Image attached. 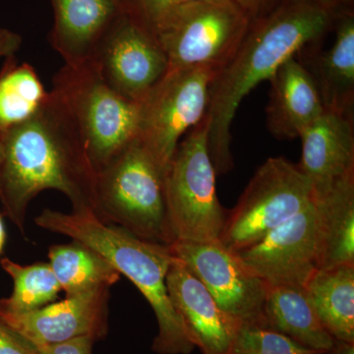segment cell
<instances>
[{
    "label": "cell",
    "mask_w": 354,
    "mask_h": 354,
    "mask_svg": "<svg viewBox=\"0 0 354 354\" xmlns=\"http://www.w3.org/2000/svg\"><path fill=\"white\" fill-rule=\"evenodd\" d=\"M0 203L24 232L28 207L44 190L68 198L72 211L95 215L97 172L82 137L53 91L29 120L0 134Z\"/></svg>",
    "instance_id": "cell-1"
},
{
    "label": "cell",
    "mask_w": 354,
    "mask_h": 354,
    "mask_svg": "<svg viewBox=\"0 0 354 354\" xmlns=\"http://www.w3.org/2000/svg\"><path fill=\"white\" fill-rule=\"evenodd\" d=\"M339 13L315 4L285 0L251 22L234 57L209 86L205 118L209 158L216 176L234 169L232 125L244 97L269 80L288 58L318 44L334 28Z\"/></svg>",
    "instance_id": "cell-2"
},
{
    "label": "cell",
    "mask_w": 354,
    "mask_h": 354,
    "mask_svg": "<svg viewBox=\"0 0 354 354\" xmlns=\"http://www.w3.org/2000/svg\"><path fill=\"white\" fill-rule=\"evenodd\" d=\"M38 227L92 247L136 286L146 298L158 322L152 349L158 354H191V341L174 309L167 286L174 262L169 245L144 241L122 228L108 225L92 212L62 213L46 209L36 218Z\"/></svg>",
    "instance_id": "cell-3"
},
{
    "label": "cell",
    "mask_w": 354,
    "mask_h": 354,
    "mask_svg": "<svg viewBox=\"0 0 354 354\" xmlns=\"http://www.w3.org/2000/svg\"><path fill=\"white\" fill-rule=\"evenodd\" d=\"M165 176L137 137L97 172L95 216L144 241L171 245Z\"/></svg>",
    "instance_id": "cell-4"
},
{
    "label": "cell",
    "mask_w": 354,
    "mask_h": 354,
    "mask_svg": "<svg viewBox=\"0 0 354 354\" xmlns=\"http://www.w3.org/2000/svg\"><path fill=\"white\" fill-rule=\"evenodd\" d=\"M51 91L75 123L95 172L138 137L140 104L115 92L94 62L65 64Z\"/></svg>",
    "instance_id": "cell-5"
},
{
    "label": "cell",
    "mask_w": 354,
    "mask_h": 354,
    "mask_svg": "<svg viewBox=\"0 0 354 354\" xmlns=\"http://www.w3.org/2000/svg\"><path fill=\"white\" fill-rule=\"evenodd\" d=\"M251 25L234 0H198L172 10L152 31L169 69L220 72L230 62Z\"/></svg>",
    "instance_id": "cell-6"
},
{
    "label": "cell",
    "mask_w": 354,
    "mask_h": 354,
    "mask_svg": "<svg viewBox=\"0 0 354 354\" xmlns=\"http://www.w3.org/2000/svg\"><path fill=\"white\" fill-rule=\"evenodd\" d=\"M207 135L204 118L179 142L167 169V223L174 242L218 241L225 225L227 211L216 194Z\"/></svg>",
    "instance_id": "cell-7"
},
{
    "label": "cell",
    "mask_w": 354,
    "mask_h": 354,
    "mask_svg": "<svg viewBox=\"0 0 354 354\" xmlns=\"http://www.w3.org/2000/svg\"><path fill=\"white\" fill-rule=\"evenodd\" d=\"M313 203L311 183L288 158H268L227 212L218 241L237 253L264 239Z\"/></svg>",
    "instance_id": "cell-8"
},
{
    "label": "cell",
    "mask_w": 354,
    "mask_h": 354,
    "mask_svg": "<svg viewBox=\"0 0 354 354\" xmlns=\"http://www.w3.org/2000/svg\"><path fill=\"white\" fill-rule=\"evenodd\" d=\"M216 72L169 69L140 102L139 139L167 172L183 135L206 116Z\"/></svg>",
    "instance_id": "cell-9"
},
{
    "label": "cell",
    "mask_w": 354,
    "mask_h": 354,
    "mask_svg": "<svg viewBox=\"0 0 354 354\" xmlns=\"http://www.w3.org/2000/svg\"><path fill=\"white\" fill-rule=\"evenodd\" d=\"M92 62L115 92L138 104L169 71L155 34L130 6L109 29Z\"/></svg>",
    "instance_id": "cell-10"
},
{
    "label": "cell",
    "mask_w": 354,
    "mask_h": 354,
    "mask_svg": "<svg viewBox=\"0 0 354 354\" xmlns=\"http://www.w3.org/2000/svg\"><path fill=\"white\" fill-rule=\"evenodd\" d=\"M211 293L223 312L237 323H264L263 305L267 286L253 274L236 253L221 241H176L169 245Z\"/></svg>",
    "instance_id": "cell-11"
},
{
    "label": "cell",
    "mask_w": 354,
    "mask_h": 354,
    "mask_svg": "<svg viewBox=\"0 0 354 354\" xmlns=\"http://www.w3.org/2000/svg\"><path fill=\"white\" fill-rule=\"evenodd\" d=\"M236 254L267 286H305L318 270L314 200L259 242Z\"/></svg>",
    "instance_id": "cell-12"
},
{
    "label": "cell",
    "mask_w": 354,
    "mask_h": 354,
    "mask_svg": "<svg viewBox=\"0 0 354 354\" xmlns=\"http://www.w3.org/2000/svg\"><path fill=\"white\" fill-rule=\"evenodd\" d=\"M109 288L66 297L26 312L0 308V320L37 348L88 337L101 341L109 332Z\"/></svg>",
    "instance_id": "cell-13"
},
{
    "label": "cell",
    "mask_w": 354,
    "mask_h": 354,
    "mask_svg": "<svg viewBox=\"0 0 354 354\" xmlns=\"http://www.w3.org/2000/svg\"><path fill=\"white\" fill-rule=\"evenodd\" d=\"M298 138L302 153L297 165L311 183L313 200L354 176L353 114L326 109Z\"/></svg>",
    "instance_id": "cell-14"
},
{
    "label": "cell",
    "mask_w": 354,
    "mask_h": 354,
    "mask_svg": "<svg viewBox=\"0 0 354 354\" xmlns=\"http://www.w3.org/2000/svg\"><path fill=\"white\" fill-rule=\"evenodd\" d=\"M167 286L195 346L203 354H230L241 324L221 309L201 281L176 257L167 272Z\"/></svg>",
    "instance_id": "cell-15"
},
{
    "label": "cell",
    "mask_w": 354,
    "mask_h": 354,
    "mask_svg": "<svg viewBox=\"0 0 354 354\" xmlns=\"http://www.w3.org/2000/svg\"><path fill=\"white\" fill-rule=\"evenodd\" d=\"M50 1L55 22L50 41L67 65L93 62L109 29L129 7V0Z\"/></svg>",
    "instance_id": "cell-16"
},
{
    "label": "cell",
    "mask_w": 354,
    "mask_h": 354,
    "mask_svg": "<svg viewBox=\"0 0 354 354\" xmlns=\"http://www.w3.org/2000/svg\"><path fill=\"white\" fill-rule=\"evenodd\" d=\"M269 81L267 127L277 139L297 138L326 111L313 76L295 57L286 60Z\"/></svg>",
    "instance_id": "cell-17"
},
{
    "label": "cell",
    "mask_w": 354,
    "mask_h": 354,
    "mask_svg": "<svg viewBox=\"0 0 354 354\" xmlns=\"http://www.w3.org/2000/svg\"><path fill=\"white\" fill-rule=\"evenodd\" d=\"M335 39L329 50L318 53L309 70L328 111L353 114L354 13L346 9L335 18Z\"/></svg>",
    "instance_id": "cell-18"
},
{
    "label": "cell",
    "mask_w": 354,
    "mask_h": 354,
    "mask_svg": "<svg viewBox=\"0 0 354 354\" xmlns=\"http://www.w3.org/2000/svg\"><path fill=\"white\" fill-rule=\"evenodd\" d=\"M314 204L318 269L354 264V176L335 184Z\"/></svg>",
    "instance_id": "cell-19"
},
{
    "label": "cell",
    "mask_w": 354,
    "mask_h": 354,
    "mask_svg": "<svg viewBox=\"0 0 354 354\" xmlns=\"http://www.w3.org/2000/svg\"><path fill=\"white\" fill-rule=\"evenodd\" d=\"M263 317L266 326L306 348L325 351L334 344L335 339L310 304L304 286H267Z\"/></svg>",
    "instance_id": "cell-20"
},
{
    "label": "cell",
    "mask_w": 354,
    "mask_h": 354,
    "mask_svg": "<svg viewBox=\"0 0 354 354\" xmlns=\"http://www.w3.org/2000/svg\"><path fill=\"white\" fill-rule=\"evenodd\" d=\"M304 288L328 334L354 344V264L318 269Z\"/></svg>",
    "instance_id": "cell-21"
},
{
    "label": "cell",
    "mask_w": 354,
    "mask_h": 354,
    "mask_svg": "<svg viewBox=\"0 0 354 354\" xmlns=\"http://www.w3.org/2000/svg\"><path fill=\"white\" fill-rule=\"evenodd\" d=\"M48 259L66 297L111 288L120 279V272L106 258L80 241L51 246Z\"/></svg>",
    "instance_id": "cell-22"
},
{
    "label": "cell",
    "mask_w": 354,
    "mask_h": 354,
    "mask_svg": "<svg viewBox=\"0 0 354 354\" xmlns=\"http://www.w3.org/2000/svg\"><path fill=\"white\" fill-rule=\"evenodd\" d=\"M48 95L34 67L7 64L0 75V134L31 118Z\"/></svg>",
    "instance_id": "cell-23"
},
{
    "label": "cell",
    "mask_w": 354,
    "mask_h": 354,
    "mask_svg": "<svg viewBox=\"0 0 354 354\" xmlns=\"http://www.w3.org/2000/svg\"><path fill=\"white\" fill-rule=\"evenodd\" d=\"M0 265L13 281L10 297L0 298V308L26 312L53 304L62 292V286L48 263L21 265L2 258Z\"/></svg>",
    "instance_id": "cell-24"
},
{
    "label": "cell",
    "mask_w": 354,
    "mask_h": 354,
    "mask_svg": "<svg viewBox=\"0 0 354 354\" xmlns=\"http://www.w3.org/2000/svg\"><path fill=\"white\" fill-rule=\"evenodd\" d=\"M288 335L263 324L243 323L237 327L230 354H319Z\"/></svg>",
    "instance_id": "cell-25"
},
{
    "label": "cell",
    "mask_w": 354,
    "mask_h": 354,
    "mask_svg": "<svg viewBox=\"0 0 354 354\" xmlns=\"http://www.w3.org/2000/svg\"><path fill=\"white\" fill-rule=\"evenodd\" d=\"M193 1L198 0H129V6L133 12L152 30L158 21L177 7Z\"/></svg>",
    "instance_id": "cell-26"
},
{
    "label": "cell",
    "mask_w": 354,
    "mask_h": 354,
    "mask_svg": "<svg viewBox=\"0 0 354 354\" xmlns=\"http://www.w3.org/2000/svg\"><path fill=\"white\" fill-rule=\"evenodd\" d=\"M0 354H39V348L0 320Z\"/></svg>",
    "instance_id": "cell-27"
},
{
    "label": "cell",
    "mask_w": 354,
    "mask_h": 354,
    "mask_svg": "<svg viewBox=\"0 0 354 354\" xmlns=\"http://www.w3.org/2000/svg\"><path fill=\"white\" fill-rule=\"evenodd\" d=\"M95 341L83 337L39 348V354H92Z\"/></svg>",
    "instance_id": "cell-28"
},
{
    "label": "cell",
    "mask_w": 354,
    "mask_h": 354,
    "mask_svg": "<svg viewBox=\"0 0 354 354\" xmlns=\"http://www.w3.org/2000/svg\"><path fill=\"white\" fill-rule=\"evenodd\" d=\"M237 6L243 9L244 12L250 18L251 22L259 19L271 12L283 0H234Z\"/></svg>",
    "instance_id": "cell-29"
},
{
    "label": "cell",
    "mask_w": 354,
    "mask_h": 354,
    "mask_svg": "<svg viewBox=\"0 0 354 354\" xmlns=\"http://www.w3.org/2000/svg\"><path fill=\"white\" fill-rule=\"evenodd\" d=\"M21 44H22V38L15 32L10 31L4 28H0V58H10L14 53L19 50ZM2 151L1 142H0V164H1Z\"/></svg>",
    "instance_id": "cell-30"
},
{
    "label": "cell",
    "mask_w": 354,
    "mask_h": 354,
    "mask_svg": "<svg viewBox=\"0 0 354 354\" xmlns=\"http://www.w3.org/2000/svg\"><path fill=\"white\" fill-rule=\"evenodd\" d=\"M285 1V0H283ZM288 1L304 2V3L315 4V6L325 7L330 10L339 13L342 10L351 8L353 0H288Z\"/></svg>",
    "instance_id": "cell-31"
},
{
    "label": "cell",
    "mask_w": 354,
    "mask_h": 354,
    "mask_svg": "<svg viewBox=\"0 0 354 354\" xmlns=\"http://www.w3.org/2000/svg\"><path fill=\"white\" fill-rule=\"evenodd\" d=\"M319 354H354V344L335 341L332 348Z\"/></svg>",
    "instance_id": "cell-32"
},
{
    "label": "cell",
    "mask_w": 354,
    "mask_h": 354,
    "mask_svg": "<svg viewBox=\"0 0 354 354\" xmlns=\"http://www.w3.org/2000/svg\"><path fill=\"white\" fill-rule=\"evenodd\" d=\"M6 227H4L3 221H2L1 216H0V254L3 250L4 245H6Z\"/></svg>",
    "instance_id": "cell-33"
}]
</instances>
